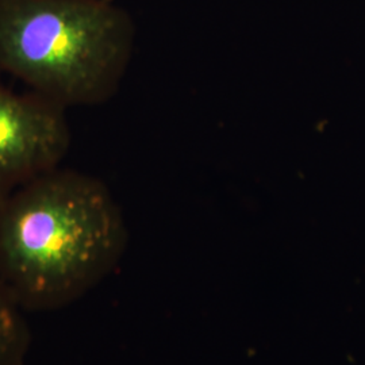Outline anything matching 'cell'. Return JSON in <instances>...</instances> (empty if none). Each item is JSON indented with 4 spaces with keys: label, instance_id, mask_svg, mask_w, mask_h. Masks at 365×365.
<instances>
[{
    "label": "cell",
    "instance_id": "277c9868",
    "mask_svg": "<svg viewBox=\"0 0 365 365\" xmlns=\"http://www.w3.org/2000/svg\"><path fill=\"white\" fill-rule=\"evenodd\" d=\"M30 333L22 306L0 279V365H22Z\"/></svg>",
    "mask_w": 365,
    "mask_h": 365
},
{
    "label": "cell",
    "instance_id": "6da1fadb",
    "mask_svg": "<svg viewBox=\"0 0 365 365\" xmlns=\"http://www.w3.org/2000/svg\"><path fill=\"white\" fill-rule=\"evenodd\" d=\"M126 241L108 188L81 172L53 168L0 203V279L24 310L84 295L117 265Z\"/></svg>",
    "mask_w": 365,
    "mask_h": 365
},
{
    "label": "cell",
    "instance_id": "3957f363",
    "mask_svg": "<svg viewBox=\"0 0 365 365\" xmlns=\"http://www.w3.org/2000/svg\"><path fill=\"white\" fill-rule=\"evenodd\" d=\"M71 145L66 108L0 80V203L21 185L60 167Z\"/></svg>",
    "mask_w": 365,
    "mask_h": 365
},
{
    "label": "cell",
    "instance_id": "7a4b0ae2",
    "mask_svg": "<svg viewBox=\"0 0 365 365\" xmlns=\"http://www.w3.org/2000/svg\"><path fill=\"white\" fill-rule=\"evenodd\" d=\"M134 38L114 0H0V69L66 110L118 91Z\"/></svg>",
    "mask_w": 365,
    "mask_h": 365
}]
</instances>
